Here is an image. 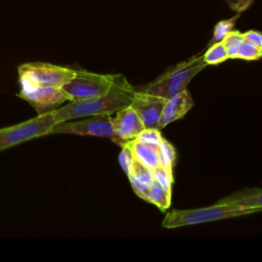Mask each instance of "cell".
Segmentation results:
<instances>
[{"instance_id":"6da1fadb","label":"cell","mask_w":262,"mask_h":262,"mask_svg":"<svg viewBox=\"0 0 262 262\" xmlns=\"http://www.w3.org/2000/svg\"><path fill=\"white\" fill-rule=\"evenodd\" d=\"M134 88L122 74L115 75V81L110 91L101 96L72 100L52 112L54 122H63L93 115L115 114L129 106L134 96Z\"/></svg>"},{"instance_id":"7a4b0ae2","label":"cell","mask_w":262,"mask_h":262,"mask_svg":"<svg viewBox=\"0 0 262 262\" xmlns=\"http://www.w3.org/2000/svg\"><path fill=\"white\" fill-rule=\"evenodd\" d=\"M261 211L262 210L258 208L217 203L216 205L207 208L192 210H173L168 212L162 222V225L165 228H175L253 214Z\"/></svg>"},{"instance_id":"3957f363","label":"cell","mask_w":262,"mask_h":262,"mask_svg":"<svg viewBox=\"0 0 262 262\" xmlns=\"http://www.w3.org/2000/svg\"><path fill=\"white\" fill-rule=\"evenodd\" d=\"M207 67L203 54L181 61L149 83L143 91L169 99L186 89L190 80Z\"/></svg>"},{"instance_id":"277c9868","label":"cell","mask_w":262,"mask_h":262,"mask_svg":"<svg viewBox=\"0 0 262 262\" xmlns=\"http://www.w3.org/2000/svg\"><path fill=\"white\" fill-rule=\"evenodd\" d=\"M17 72L20 86L62 87L76 74L74 69L43 61L23 63Z\"/></svg>"},{"instance_id":"5b68a950","label":"cell","mask_w":262,"mask_h":262,"mask_svg":"<svg viewBox=\"0 0 262 262\" xmlns=\"http://www.w3.org/2000/svg\"><path fill=\"white\" fill-rule=\"evenodd\" d=\"M115 75L76 70L75 76L61 88L69 95L70 101L101 96L106 94L112 88Z\"/></svg>"},{"instance_id":"8992f818","label":"cell","mask_w":262,"mask_h":262,"mask_svg":"<svg viewBox=\"0 0 262 262\" xmlns=\"http://www.w3.org/2000/svg\"><path fill=\"white\" fill-rule=\"evenodd\" d=\"M55 124L53 114L38 115L28 121L0 129V151L21 142L45 136Z\"/></svg>"},{"instance_id":"52a82bcc","label":"cell","mask_w":262,"mask_h":262,"mask_svg":"<svg viewBox=\"0 0 262 262\" xmlns=\"http://www.w3.org/2000/svg\"><path fill=\"white\" fill-rule=\"evenodd\" d=\"M49 134L90 135L112 139L114 136L113 117L111 114H101L84 117L81 120L58 122L52 126Z\"/></svg>"},{"instance_id":"ba28073f","label":"cell","mask_w":262,"mask_h":262,"mask_svg":"<svg viewBox=\"0 0 262 262\" xmlns=\"http://www.w3.org/2000/svg\"><path fill=\"white\" fill-rule=\"evenodd\" d=\"M17 96L28 101L38 115L51 113L66 101L69 95L61 87L52 86H20Z\"/></svg>"},{"instance_id":"9c48e42d","label":"cell","mask_w":262,"mask_h":262,"mask_svg":"<svg viewBox=\"0 0 262 262\" xmlns=\"http://www.w3.org/2000/svg\"><path fill=\"white\" fill-rule=\"evenodd\" d=\"M115 114L116 116L113 118L114 136L111 140L120 146L134 140L145 128L137 113L130 105Z\"/></svg>"},{"instance_id":"30bf717a","label":"cell","mask_w":262,"mask_h":262,"mask_svg":"<svg viewBox=\"0 0 262 262\" xmlns=\"http://www.w3.org/2000/svg\"><path fill=\"white\" fill-rule=\"evenodd\" d=\"M167 99L147 93L143 90L135 91L130 106L134 108L145 128H158V124Z\"/></svg>"},{"instance_id":"8fae6325","label":"cell","mask_w":262,"mask_h":262,"mask_svg":"<svg viewBox=\"0 0 262 262\" xmlns=\"http://www.w3.org/2000/svg\"><path fill=\"white\" fill-rule=\"evenodd\" d=\"M192 105L193 100L186 89L167 99L158 124V129L161 130L168 124L184 117V115L192 107Z\"/></svg>"},{"instance_id":"7c38bea8","label":"cell","mask_w":262,"mask_h":262,"mask_svg":"<svg viewBox=\"0 0 262 262\" xmlns=\"http://www.w3.org/2000/svg\"><path fill=\"white\" fill-rule=\"evenodd\" d=\"M218 203L232 204L249 208H258L262 210V188H252L238 191L221 199Z\"/></svg>"},{"instance_id":"4fadbf2b","label":"cell","mask_w":262,"mask_h":262,"mask_svg":"<svg viewBox=\"0 0 262 262\" xmlns=\"http://www.w3.org/2000/svg\"><path fill=\"white\" fill-rule=\"evenodd\" d=\"M134 158L147 168L154 170L160 165L159 148L146 143H142L136 139L131 141Z\"/></svg>"},{"instance_id":"5bb4252c","label":"cell","mask_w":262,"mask_h":262,"mask_svg":"<svg viewBox=\"0 0 262 262\" xmlns=\"http://www.w3.org/2000/svg\"><path fill=\"white\" fill-rule=\"evenodd\" d=\"M146 202L156 205L162 211H166L171 204V190L164 188L154 179L147 185Z\"/></svg>"},{"instance_id":"9a60e30c","label":"cell","mask_w":262,"mask_h":262,"mask_svg":"<svg viewBox=\"0 0 262 262\" xmlns=\"http://www.w3.org/2000/svg\"><path fill=\"white\" fill-rule=\"evenodd\" d=\"M203 58L207 66H216L225 61L229 57L226 48L221 41L210 45L207 51L203 54Z\"/></svg>"},{"instance_id":"2e32d148","label":"cell","mask_w":262,"mask_h":262,"mask_svg":"<svg viewBox=\"0 0 262 262\" xmlns=\"http://www.w3.org/2000/svg\"><path fill=\"white\" fill-rule=\"evenodd\" d=\"M245 40L243 33L236 30L230 31L222 40V43L224 44L228 57L229 58H237V53L241 44Z\"/></svg>"},{"instance_id":"e0dca14e","label":"cell","mask_w":262,"mask_h":262,"mask_svg":"<svg viewBox=\"0 0 262 262\" xmlns=\"http://www.w3.org/2000/svg\"><path fill=\"white\" fill-rule=\"evenodd\" d=\"M158 148L160 155V166L167 169H172L176 158V151L174 146L168 140L163 138Z\"/></svg>"},{"instance_id":"ac0fdd59","label":"cell","mask_w":262,"mask_h":262,"mask_svg":"<svg viewBox=\"0 0 262 262\" xmlns=\"http://www.w3.org/2000/svg\"><path fill=\"white\" fill-rule=\"evenodd\" d=\"M238 17V13L231 17V18H228V19H223V20H220L219 23L216 24L215 28H214V32H213V37L209 43V46L214 44V43H217V42H221L224 37L230 32L233 30V27L235 25V20L237 19Z\"/></svg>"},{"instance_id":"d6986e66","label":"cell","mask_w":262,"mask_h":262,"mask_svg":"<svg viewBox=\"0 0 262 262\" xmlns=\"http://www.w3.org/2000/svg\"><path fill=\"white\" fill-rule=\"evenodd\" d=\"M130 175L134 176L137 180H139L140 182L148 185L152 180H154V176H152V170L147 168L146 166H144L142 163H140L138 160H136L135 158L133 159L132 162V166H131V170H130ZM128 174V175H129ZM127 175V176H128Z\"/></svg>"},{"instance_id":"ffe728a7","label":"cell","mask_w":262,"mask_h":262,"mask_svg":"<svg viewBox=\"0 0 262 262\" xmlns=\"http://www.w3.org/2000/svg\"><path fill=\"white\" fill-rule=\"evenodd\" d=\"M237 58L245 60H256L262 58V48L248 40H244L239 46Z\"/></svg>"},{"instance_id":"44dd1931","label":"cell","mask_w":262,"mask_h":262,"mask_svg":"<svg viewBox=\"0 0 262 262\" xmlns=\"http://www.w3.org/2000/svg\"><path fill=\"white\" fill-rule=\"evenodd\" d=\"M136 140L146 143L156 147H159L160 143L163 140V137L161 135V131L158 128H144L135 138Z\"/></svg>"},{"instance_id":"7402d4cb","label":"cell","mask_w":262,"mask_h":262,"mask_svg":"<svg viewBox=\"0 0 262 262\" xmlns=\"http://www.w3.org/2000/svg\"><path fill=\"white\" fill-rule=\"evenodd\" d=\"M154 179L159 182L164 188L171 190V186L173 183V174L172 169H167L162 166H158L152 170Z\"/></svg>"},{"instance_id":"603a6c76","label":"cell","mask_w":262,"mask_h":262,"mask_svg":"<svg viewBox=\"0 0 262 262\" xmlns=\"http://www.w3.org/2000/svg\"><path fill=\"white\" fill-rule=\"evenodd\" d=\"M133 159H134V155H133V150H132V146H131V141H129V142L125 143L124 145H122V150L118 158L119 164L126 175H128L130 173Z\"/></svg>"},{"instance_id":"cb8c5ba5","label":"cell","mask_w":262,"mask_h":262,"mask_svg":"<svg viewBox=\"0 0 262 262\" xmlns=\"http://www.w3.org/2000/svg\"><path fill=\"white\" fill-rule=\"evenodd\" d=\"M128 178L130 180V183H131V186L133 188V191L135 192V194L137 196H139L140 199L144 200L146 202V190H147V185L140 182L139 180H137L134 176L132 175H128Z\"/></svg>"},{"instance_id":"d4e9b609","label":"cell","mask_w":262,"mask_h":262,"mask_svg":"<svg viewBox=\"0 0 262 262\" xmlns=\"http://www.w3.org/2000/svg\"><path fill=\"white\" fill-rule=\"evenodd\" d=\"M228 6L236 13H242L247 10L254 2V0H225Z\"/></svg>"},{"instance_id":"484cf974","label":"cell","mask_w":262,"mask_h":262,"mask_svg":"<svg viewBox=\"0 0 262 262\" xmlns=\"http://www.w3.org/2000/svg\"><path fill=\"white\" fill-rule=\"evenodd\" d=\"M245 40H248L250 42H252L253 44L257 45L258 47L262 48V33L258 32V31H254V30H250L247 31L246 33H243Z\"/></svg>"}]
</instances>
